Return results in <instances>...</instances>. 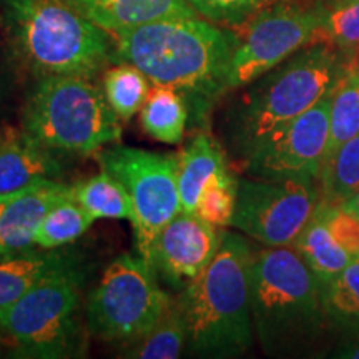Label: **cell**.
<instances>
[{"instance_id":"cell-1","label":"cell","mask_w":359,"mask_h":359,"mask_svg":"<svg viewBox=\"0 0 359 359\" xmlns=\"http://www.w3.org/2000/svg\"><path fill=\"white\" fill-rule=\"evenodd\" d=\"M236 34L196 17H173L115 34V62L138 67L154 85L182 93L200 127L228 92Z\"/></svg>"},{"instance_id":"cell-2","label":"cell","mask_w":359,"mask_h":359,"mask_svg":"<svg viewBox=\"0 0 359 359\" xmlns=\"http://www.w3.org/2000/svg\"><path fill=\"white\" fill-rule=\"evenodd\" d=\"M251 314L268 356H316L331 331L323 285L293 246L253 250Z\"/></svg>"},{"instance_id":"cell-3","label":"cell","mask_w":359,"mask_h":359,"mask_svg":"<svg viewBox=\"0 0 359 359\" xmlns=\"http://www.w3.org/2000/svg\"><path fill=\"white\" fill-rule=\"evenodd\" d=\"M349 69L343 53L316 42L245 85L224 111L228 150L243 161L259 143L330 95Z\"/></svg>"},{"instance_id":"cell-4","label":"cell","mask_w":359,"mask_h":359,"mask_svg":"<svg viewBox=\"0 0 359 359\" xmlns=\"http://www.w3.org/2000/svg\"><path fill=\"white\" fill-rule=\"evenodd\" d=\"M251 257L245 236L223 231L212 263L178 293L191 356L238 358L253 348Z\"/></svg>"},{"instance_id":"cell-5","label":"cell","mask_w":359,"mask_h":359,"mask_svg":"<svg viewBox=\"0 0 359 359\" xmlns=\"http://www.w3.org/2000/svg\"><path fill=\"white\" fill-rule=\"evenodd\" d=\"M0 22L13 53L37 77H95L114 60L109 32L69 0H0Z\"/></svg>"},{"instance_id":"cell-6","label":"cell","mask_w":359,"mask_h":359,"mask_svg":"<svg viewBox=\"0 0 359 359\" xmlns=\"http://www.w3.org/2000/svg\"><path fill=\"white\" fill-rule=\"evenodd\" d=\"M103 88L83 75L40 77L22 110V128L53 154L92 155L122 137Z\"/></svg>"},{"instance_id":"cell-7","label":"cell","mask_w":359,"mask_h":359,"mask_svg":"<svg viewBox=\"0 0 359 359\" xmlns=\"http://www.w3.org/2000/svg\"><path fill=\"white\" fill-rule=\"evenodd\" d=\"M85 275L79 263L37 283L0 313V330L15 344V356L79 358L85 351L80 320Z\"/></svg>"},{"instance_id":"cell-8","label":"cell","mask_w":359,"mask_h":359,"mask_svg":"<svg viewBox=\"0 0 359 359\" xmlns=\"http://www.w3.org/2000/svg\"><path fill=\"white\" fill-rule=\"evenodd\" d=\"M172 296L138 255H118L88 296L87 327L107 343H135L161 320Z\"/></svg>"},{"instance_id":"cell-9","label":"cell","mask_w":359,"mask_h":359,"mask_svg":"<svg viewBox=\"0 0 359 359\" xmlns=\"http://www.w3.org/2000/svg\"><path fill=\"white\" fill-rule=\"evenodd\" d=\"M97 161L127 188L133 206L135 250L150 264L156 236L182 212L178 155L115 145L97 151Z\"/></svg>"},{"instance_id":"cell-10","label":"cell","mask_w":359,"mask_h":359,"mask_svg":"<svg viewBox=\"0 0 359 359\" xmlns=\"http://www.w3.org/2000/svg\"><path fill=\"white\" fill-rule=\"evenodd\" d=\"M327 8L313 0H273L236 34L228 92L243 88L286 58L316 43Z\"/></svg>"},{"instance_id":"cell-11","label":"cell","mask_w":359,"mask_h":359,"mask_svg":"<svg viewBox=\"0 0 359 359\" xmlns=\"http://www.w3.org/2000/svg\"><path fill=\"white\" fill-rule=\"evenodd\" d=\"M321 205L316 180H238L230 226L263 246H293Z\"/></svg>"},{"instance_id":"cell-12","label":"cell","mask_w":359,"mask_h":359,"mask_svg":"<svg viewBox=\"0 0 359 359\" xmlns=\"http://www.w3.org/2000/svg\"><path fill=\"white\" fill-rule=\"evenodd\" d=\"M330 147V95L278 130L241 161L251 178L320 180Z\"/></svg>"},{"instance_id":"cell-13","label":"cell","mask_w":359,"mask_h":359,"mask_svg":"<svg viewBox=\"0 0 359 359\" xmlns=\"http://www.w3.org/2000/svg\"><path fill=\"white\" fill-rule=\"evenodd\" d=\"M222 235L198 215L180 212L156 236L151 250V269L160 283L180 293L212 263Z\"/></svg>"},{"instance_id":"cell-14","label":"cell","mask_w":359,"mask_h":359,"mask_svg":"<svg viewBox=\"0 0 359 359\" xmlns=\"http://www.w3.org/2000/svg\"><path fill=\"white\" fill-rule=\"evenodd\" d=\"M72 196V185L50 178L0 196V257L32 250L43 218Z\"/></svg>"},{"instance_id":"cell-15","label":"cell","mask_w":359,"mask_h":359,"mask_svg":"<svg viewBox=\"0 0 359 359\" xmlns=\"http://www.w3.org/2000/svg\"><path fill=\"white\" fill-rule=\"evenodd\" d=\"M62 163L24 128L0 130V196L37 183L60 180Z\"/></svg>"},{"instance_id":"cell-16","label":"cell","mask_w":359,"mask_h":359,"mask_svg":"<svg viewBox=\"0 0 359 359\" xmlns=\"http://www.w3.org/2000/svg\"><path fill=\"white\" fill-rule=\"evenodd\" d=\"M85 19L109 34H118L173 17H196L187 0H69Z\"/></svg>"},{"instance_id":"cell-17","label":"cell","mask_w":359,"mask_h":359,"mask_svg":"<svg viewBox=\"0 0 359 359\" xmlns=\"http://www.w3.org/2000/svg\"><path fill=\"white\" fill-rule=\"evenodd\" d=\"M226 156L210 133L198 132L178 155V190L182 212L195 213L200 195L218 175L226 172Z\"/></svg>"},{"instance_id":"cell-18","label":"cell","mask_w":359,"mask_h":359,"mask_svg":"<svg viewBox=\"0 0 359 359\" xmlns=\"http://www.w3.org/2000/svg\"><path fill=\"white\" fill-rule=\"evenodd\" d=\"M79 263L67 253L29 250L12 257H0V313L17 303L27 291L58 269Z\"/></svg>"},{"instance_id":"cell-19","label":"cell","mask_w":359,"mask_h":359,"mask_svg":"<svg viewBox=\"0 0 359 359\" xmlns=\"http://www.w3.org/2000/svg\"><path fill=\"white\" fill-rule=\"evenodd\" d=\"M293 248L298 251L299 257L304 259V263L308 264V268L311 269L323 286L338 276L349 263L356 259L334 240L333 233L327 226L323 200L314 217L309 219L304 230L296 238Z\"/></svg>"},{"instance_id":"cell-20","label":"cell","mask_w":359,"mask_h":359,"mask_svg":"<svg viewBox=\"0 0 359 359\" xmlns=\"http://www.w3.org/2000/svg\"><path fill=\"white\" fill-rule=\"evenodd\" d=\"M140 120L143 130L151 138L177 145L183 140L190 125V111L182 93L163 85H154L142 107Z\"/></svg>"},{"instance_id":"cell-21","label":"cell","mask_w":359,"mask_h":359,"mask_svg":"<svg viewBox=\"0 0 359 359\" xmlns=\"http://www.w3.org/2000/svg\"><path fill=\"white\" fill-rule=\"evenodd\" d=\"M72 193L74 200L95 219H128L132 223L133 206L127 188L107 170L102 168L100 173L72 185Z\"/></svg>"},{"instance_id":"cell-22","label":"cell","mask_w":359,"mask_h":359,"mask_svg":"<svg viewBox=\"0 0 359 359\" xmlns=\"http://www.w3.org/2000/svg\"><path fill=\"white\" fill-rule=\"evenodd\" d=\"M187 323L178 298H172L167 311L151 331L132 343L123 358L177 359L187 349Z\"/></svg>"},{"instance_id":"cell-23","label":"cell","mask_w":359,"mask_h":359,"mask_svg":"<svg viewBox=\"0 0 359 359\" xmlns=\"http://www.w3.org/2000/svg\"><path fill=\"white\" fill-rule=\"evenodd\" d=\"M320 188L327 205L344 203L359 190V133L326 156Z\"/></svg>"},{"instance_id":"cell-24","label":"cell","mask_w":359,"mask_h":359,"mask_svg":"<svg viewBox=\"0 0 359 359\" xmlns=\"http://www.w3.org/2000/svg\"><path fill=\"white\" fill-rule=\"evenodd\" d=\"M150 80L143 72L127 62H118L103 75V93L111 110L122 122H128L145 105Z\"/></svg>"},{"instance_id":"cell-25","label":"cell","mask_w":359,"mask_h":359,"mask_svg":"<svg viewBox=\"0 0 359 359\" xmlns=\"http://www.w3.org/2000/svg\"><path fill=\"white\" fill-rule=\"evenodd\" d=\"M359 133V67H351L330 93L327 155Z\"/></svg>"},{"instance_id":"cell-26","label":"cell","mask_w":359,"mask_h":359,"mask_svg":"<svg viewBox=\"0 0 359 359\" xmlns=\"http://www.w3.org/2000/svg\"><path fill=\"white\" fill-rule=\"evenodd\" d=\"M323 299L331 327L359 331V258L323 286Z\"/></svg>"},{"instance_id":"cell-27","label":"cell","mask_w":359,"mask_h":359,"mask_svg":"<svg viewBox=\"0 0 359 359\" xmlns=\"http://www.w3.org/2000/svg\"><path fill=\"white\" fill-rule=\"evenodd\" d=\"M95 222L97 219L85 212L72 196L53 206L43 218L35 235V246H39L40 250H57L60 246L74 243Z\"/></svg>"},{"instance_id":"cell-28","label":"cell","mask_w":359,"mask_h":359,"mask_svg":"<svg viewBox=\"0 0 359 359\" xmlns=\"http://www.w3.org/2000/svg\"><path fill=\"white\" fill-rule=\"evenodd\" d=\"M316 42L331 45L344 57H358L359 0L327 8Z\"/></svg>"},{"instance_id":"cell-29","label":"cell","mask_w":359,"mask_h":359,"mask_svg":"<svg viewBox=\"0 0 359 359\" xmlns=\"http://www.w3.org/2000/svg\"><path fill=\"white\" fill-rule=\"evenodd\" d=\"M236 188L238 180L230 170L218 175L200 195L195 215L217 228L228 226L235 213Z\"/></svg>"},{"instance_id":"cell-30","label":"cell","mask_w":359,"mask_h":359,"mask_svg":"<svg viewBox=\"0 0 359 359\" xmlns=\"http://www.w3.org/2000/svg\"><path fill=\"white\" fill-rule=\"evenodd\" d=\"M203 19L217 25L240 27L273 0H187Z\"/></svg>"},{"instance_id":"cell-31","label":"cell","mask_w":359,"mask_h":359,"mask_svg":"<svg viewBox=\"0 0 359 359\" xmlns=\"http://www.w3.org/2000/svg\"><path fill=\"white\" fill-rule=\"evenodd\" d=\"M323 200V198H321ZM323 208L327 219V226L334 240L349 251L354 258H359V217L341 205H327L323 201Z\"/></svg>"},{"instance_id":"cell-32","label":"cell","mask_w":359,"mask_h":359,"mask_svg":"<svg viewBox=\"0 0 359 359\" xmlns=\"http://www.w3.org/2000/svg\"><path fill=\"white\" fill-rule=\"evenodd\" d=\"M334 358H346V359H359V331L349 333L348 338H343L341 344L334 349Z\"/></svg>"},{"instance_id":"cell-33","label":"cell","mask_w":359,"mask_h":359,"mask_svg":"<svg viewBox=\"0 0 359 359\" xmlns=\"http://www.w3.org/2000/svg\"><path fill=\"white\" fill-rule=\"evenodd\" d=\"M11 351L15 353V344H13V341L8 338L2 330H0V356H2L4 353H11Z\"/></svg>"},{"instance_id":"cell-34","label":"cell","mask_w":359,"mask_h":359,"mask_svg":"<svg viewBox=\"0 0 359 359\" xmlns=\"http://www.w3.org/2000/svg\"><path fill=\"white\" fill-rule=\"evenodd\" d=\"M341 206H344V208L349 210V212L356 213L359 217V190L354 193L351 198H348L344 203H341Z\"/></svg>"},{"instance_id":"cell-35","label":"cell","mask_w":359,"mask_h":359,"mask_svg":"<svg viewBox=\"0 0 359 359\" xmlns=\"http://www.w3.org/2000/svg\"><path fill=\"white\" fill-rule=\"evenodd\" d=\"M330 2H331V7H333V6H341V4L353 2V0H330Z\"/></svg>"}]
</instances>
